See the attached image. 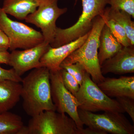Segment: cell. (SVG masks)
<instances>
[{
	"label": "cell",
	"instance_id": "obj_9",
	"mask_svg": "<svg viewBox=\"0 0 134 134\" xmlns=\"http://www.w3.org/2000/svg\"><path fill=\"white\" fill-rule=\"evenodd\" d=\"M60 70H50L51 96L56 111L60 113L67 114L79 129H83V124L78 114L79 103L75 97L64 86Z\"/></svg>",
	"mask_w": 134,
	"mask_h": 134
},
{
	"label": "cell",
	"instance_id": "obj_12",
	"mask_svg": "<svg viewBox=\"0 0 134 134\" xmlns=\"http://www.w3.org/2000/svg\"><path fill=\"white\" fill-rule=\"evenodd\" d=\"M90 31L70 43L56 48L51 47L41 57V66L46 67L50 71L60 70L62 68L60 65L63 62L84 43Z\"/></svg>",
	"mask_w": 134,
	"mask_h": 134
},
{
	"label": "cell",
	"instance_id": "obj_10",
	"mask_svg": "<svg viewBox=\"0 0 134 134\" xmlns=\"http://www.w3.org/2000/svg\"><path fill=\"white\" fill-rule=\"evenodd\" d=\"M51 47L50 44L44 41L32 48L13 50L10 53L8 65L21 77L29 70L41 67V58Z\"/></svg>",
	"mask_w": 134,
	"mask_h": 134
},
{
	"label": "cell",
	"instance_id": "obj_24",
	"mask_svg": "<svg viewBox=\"0 0 134 134\" xmlns=\"http://www.w3.org/2000/svg\"><path fill=\"white\" fill-rule=\"evenodd\" d=\"M0 63V81L10 80L21 82L22 81L21 77L16 74L13 68L6 69L3 68Z\"/></svg>",
	"mask_w": 134,
	"mask_h": 134
},
{
	"label": "cell",
	"instance_id": "obj_6",
	"mask_svg": "<svg viewBox=\"0 0 134 134\" xmlns=\"http://www.w3.org/2000/svg\"><path fill=\"white\" fill-rule=\"evenodd\" d=\"M83 125L97 134H134V126L122 113L105 111L101 114L78 109Z\"/></svg>",
	"mask_w": 134,
	"mask_h": 134
},
{
	"label": "cell",
	"instance_id": "obj_18",
	"mask_svg": "<svg viewBox=\"0 0 134 134\" xmlns=\"http://www.w3.org/2000/svg\"><path fill=\"white\" fill-rule=\"evenodd\" d=\"M24 126L19 115L9 111L0 114V134H20Z\"/></svg>",
	"mask_w": 134,
	"mask_h": 134
},
{
	"label": "cell",
	"instance_id": "obj_7",
	"mask_svg": "<svg viewBox=\"0 0 134 134\" xmlns=\"http://www.w3.org/2000/svg\"><path fill=\"white\" fill-rule=\"evenodd\" d=\"M0 27L9 39L10 51L32 48L44 41L41 32L23 23L12 20L1 7Z\"/></svg>",
	"mask_w": 134,
	"mask_h": 134
},
{
	"label": "cell",
	"instance_id": "obj_17",
	"mask_svg": "<svg viewBox=\"0 0 134 134\" xmlns=\"http://www.w3.org/2000/svg\"><path fill=\"white\" fill-rule=\"evenodd\" d=\"M104 15L114 19L125 29L131 45H134V22L131 16L127 12L112 8L105 9Z\"/></svg>",
	"mask_w": 134,
	"mask_h": 134
},
{
	"label": "cell",
	"instance_id": "obj_4",
	"mask_svg": "<svg viewBox=\"0 0 134 134\" xmlns=\"http://www.w3.org/2000/svg\"><path fill=\"white\" fill-rule=\"evenodd\" d=\"M47 110L32 117L20 134H85L66 114Z\"/></svg>",
	"mask_w": 134,
	"mask_h": 134
},
{
	"label": "cell",
	"instance_id": "obj_1",
	"mask_svg": "<svg viewBox=\"0 0 134 134\" xmlns=\"http://www.w3.org/2000/svg\"><path fill=\"white\" fill-rule=\"evenodd\" d=\"M50 71L41 67L32 69L22 79L21 97L27 115L33 117L47 110L56 111L51 96Z\"/></svg>",
	"mask_w": 134,
	"mask_h": 134
},
{
	"label": "cell",
	"instance_id": "obj_15",
	"mask_svg": "<svg viewBox=\"0 0 134 134\" xmlns=\"http://www.w3.org/2000/svg\"><path fill=\"white\" fill-rule=\"evenodd\" d=\"M40 0H4L2 9L7 14L19 20H25L36 11Z\"/></svg>",
	"mask_w": 134,
	"mask_h": 134
},
{
	"label": "cell",
	"instance_id": "obj_2",
	"mask_svg": "<svg viewBox=\"0 0 134 134\" xmlns=\"http://www.w3.org/2000/svg\"><path fill=\"white\" fill-rule=\"evenodd\" d=\"M104 24L102 17H96L84 43L64 60L60 67L79 63L83 66L95 83L97 84L103 81L105 77L101 73L98 52L100 32Z\"/></svg>",
	"mask_w": 134,
	"mask_h": 134
},
{
	"label": "cell",
	"instance_id": "obj_16",
	"mask_svg": "<svg viewBox=\"0 0 134 134\" xmlns=\"http://www.w3.org/2000/svg\"><path fill=\"white\" fill-rule=\"evenodd\" d=\"M123 47L113 36L110 29L105 24L99 37L98 58L100 66L107 60L116 54Z\"/></svg>",
	"mask_w": 134,
	"mask_h": 134
},
{
	"label": "cell",
	"instance_id": "obj_25",
	"mask_svg": "<svg viewBox=\"0 0 134 134\" xmlns=\"http://www.w3.org/2000/svg\"><path fill=\"white\" fill-rule=\"evenodd\" d=\"M9 48V39L0 27V52L7 51Z\"/></svg>",
	"mask_w": 134,
	"mask_h": 134
},
{
	"label": "cell",
	"instance_id": "obj_11",
	"mask_svg": "<svg viewBox=\"0 0 134 134\" xmlns=\"http://www.w3.org/2000/svg\"><path fill=\"white\" fill-rule=\"evenodd\" d=\"M102 74L124 75L134 73V46L123 47L115 55L100 66Z\"/></svg>",
	"mask_w": 134,
	"mask_h": 134
},
{
	"label": "cell",
	"instance_id": "obj_23",
	"mask_svg": "<svg viewBox=\"0 0 134 134\" xmlns=\"http://www.w3.org/2000/svg\"><path fill=\"white\" fill-rule=\"evenodd\" d=\"M116 100L124 110L130 116L134 122V99L129 97H120L116 98Z\"/></svg>",
	"mask_w": 134,
	"mask_h": 134
},
{
	"label": "cell",
	"instance_id": "obj_26",
	"mask_svg": "<svg viewBox=\"0 0 134 134\" xmlns=\"http://www.w3.org/2000/svg\"><path fill=\"white\" fill-rule=\"evenodd\" d=\"M10 53L7 51L0 52V63L8 65Z\"/></svg>",
	"mask_w": 134,
	"mask_h": 134
},
{
	"label": "cell",
	"instance_id": "obj_14",
	"mask_svg": "<svg viewBox=\"0 0 134 134\" xmlns=\"http://www.w3.org/2000/svg\"><path fill=\"white\" fill-rule=\"evenodd\" d=\"M22 85L10 80L0 81V114L14 107L21 98Z\"/></svg>",
	"mask_w": 134,
	"mask_h": 134
},
{
	"label": "cell",
	"instance_id": "obj_22",
	"mask_svg": "<svg viewBox=\"0 0 134 134\" xmlns=\"http://www.w3.org/2000/svg\"><path fill=\"white\" fill-rule=\"evenodd\" d=\"M111 7L122 10L134 18V0H108Z\"/></svg>",
	"mask_w": 134,
	"mask_h": 134
},
{
	"label": "cell",
	"instance_id": "obj_8",
	"mask_svg": "<svg viewBox=\"0 0 134 134\" xmlns=\"http://www.w3.org/2000/svg\"><path fill=\"white\" fill-rule=\"evenodd\" d=\"M59 0H40L35 12L29 15L25 21L41 29L44 42L51 44L54 39L57 27L56 22L59 18L68 11L66 8L58 6Z\"/></svg>",
	"mask_w": 134,
	"mask_h": 134
},
{
	"label": "cell",
	"instance_id": "obj_5",
	"mask_svg": "<svg viewBox=\"0 0 134 134\" xmlns=\"http://www.w3.org/2000/svg\"><path fill=\"white\" fill-rule=\"evenodd\" d=\"M75 97L79 104L78 109L92 113L100 111L125 113L116 99L103 92L87 72Z\"/></svg>",
	"mask_w": 134,
	"mask_h": 134
},
{
	"label": "cell",
	"instance_id": "obj_13",
	"mask_svg": "<svg viewBox=\"0 0 134 134\" xmlns=\"http://www.w3.org/2000/svg\"><path fill=\"white\" fill-rule=\"evenodd\" d=\"M97 85L109 97H129L134 99V76L119 78L105 77Z\"/></svg>",
	"mask_w": 134,
	"mask_h": 134
},
{
	"label": "cell",
	"instance_id": "obj_21",
	"mask_svg": "<svg viewBox=\"0 0 134 134\" xmlns=\"http://www.w3.org/2000/svg\"><path fill=\"white\" fill-rule=\"evenodd\" d=\"M60 67L72 75L81 86L87 72L81 64L79 63H76L74 64L65 65Z\"/></svg>",
	"mask_w": 134,
	"mask_h": 134
},
{
	"label": "cell",
	"instance_id": "obj_3",
	"mask_svg": "<svg viewBox=\"0 0 134 134\" xmlns=\"http://www.w3.org/2000/svg\"><path fill=\"white\" fill-rule=\"evenodd\" d=\"M82 12L75 24L69 28L57 27L55 37L50 44L52 48H56L70 43L88 33L92 28L96 17L104 14L108 0H81Z\"/></svg>",
	"mask_w": 134,
	"mask_h": 134
},
{
	"label": "cell",
	"instance_id": "obj_20",
	"mask_svg": "<svg viewBox=\"0 0 134 134\" xmlns=\"http://www.w3.org/2000/svg\"><path fill=\"white\" fill-rule=\"evenodd\" d=\"M60 72L63 82L65 88L72 95L75 96L80 88L79 83L74 77L64 69L62 68L60 70Z\"/></svg>",
	"mask_w": 134,
	"mask_h": 134
},
{
	"label": "cell",
	"instance_id": "obj_19",
	"mask_svg": "<svg viewBox=\"0 0 134 134\" xmlns=\"http://www.w3.org/2000/svg\"><path fill=\"white\" fill-rule=\"evenodd\" d=\"M100 16L104 19L105 24L110 29L113 36L123 47L132 46L128 38L125 29L121 25L115 20L108 18L104 14Z\"/></svg>",
	"mask_w": 134,
	"mask_h": 134
}]
</instances>
